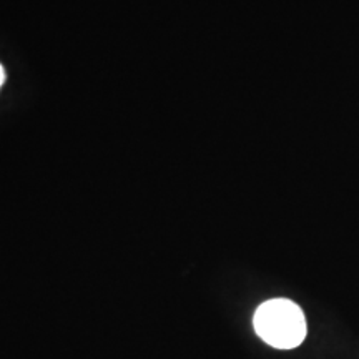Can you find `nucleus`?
<instances>
[{
  "instance_id": "nucleus-2",
  "label": "nucleus",
  "mask_w": 359,
  "mask_h": 359,
  "mask_svg": "<svg viewBox=\"0 0 359 359\" xmlns=\"http://www.w3.org/2000/svg\"><path fill=\"white\" fill-rule=\"evenodd\" d=\"M4 80H6V72H4V69H2V65H0V87H2Z\"/></svg>"
},
{
  "instance_id": "nucleus-1",
  "label": "nucleus",
  "mask_w": 359,
  "mask_h": 359,
  "mask_svg": "<svg viewBox=\"0 0 359 359\" xmlns=\"http://www.w3.org/2000/svg\"><path fill=\"white\" fill-rule=\"evenodd\" d=\"M255 330L271 346L291 349L306 338V318L290 299H269L255 313Z\"/></svg>"
}]
</instances>
